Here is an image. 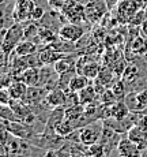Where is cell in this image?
<instances>
[{"label": "cell", "mask_w": 147, "mask_h": 157, "mask_svg": "<svg viewBox=\"0 0 147 157\" xmlns=\"http://www.w3.org/2000/svg\"><path fill=\"white\" fill-rule=\"evenodd\" d=\"M123 138H124V134H120V132L115 131L113 128H110L109 126L104 124L102 135H101L100 142L105 147V157H110L113 152H117V146Z\"/></svg>", "instance_id": "cell-4"}, {"label": "cell", "mask_w": 147, "mask_h": 157, "mask_svg": "<svg viewBox=\"0 0 147 157\" xmlns=\"http://www.w3.org/2000/svg\"><path fill=\"white\" fill-rule=\"evenodd\" d=\"M22 40H25V23L15 22L11 28H8L6 36L2 38V53L10 56Z\"/></svg>", "instance_id": "cell-1"}, {"label": "cell", "mask_w": 147, "mask_h": 157, "mask_svg": "<svg viewBox=\"0 0 147 157\" xmlns=\"http://www.w3.org/2000/svg\"><path fill=\"white\" fill-rule=\"evenodd\" d=\"M104 130V122L97 120L80 128V142L83 145H93L100 142Z\"/></svg>", "instance_id": "cell-5"}, {"label": "cell", "mask_w": 147, "mask_h": 157, "mask_svg": "<svg viewBox=\"0 0 147 157\" xmlns=\"http://www.w3.org/2000/svg\"><path fill=\"white\" fill-rule=\"evenodd\" d=\"M33 2H35V3H38V2H40V0H33Z\"/></svg>", "instance_id": "cell-38"}, {"label": "cell", "mask_w": 147, "mask_h": 157, "mask_svg": "<svg viewBox=\"0 0 147 157\" xmlns=\"http://www.w3.org/2000/svg\"><path fill=\"white\" fill-rule=\"evenodd\" d=\"M0 117L8 120V122H22V119L14 112V109L10 105H2L0 107Z\"/></svg>", "instance_id": "cell-28"}, {"label": "cell", "mask_w": 147, "mask_h": 157, "mask_svg": "<svg viewBox=\"0 0 147 157\" xmlns=\"http://www.w3.org/2000/svg\"><path fill=\"white\" fill-rule=\"evenodd\" d=\"M38 53H40V57H41V62H42V64H55L57 60H60L61 57L70 55V53H63V52H59V51L53 49V48L50 47H45L42 49L38 51Z\"/></svg>", "instance_id": "cell-13"}, {"label": "cell", "mask_w": 147, "mask_h": 157, "mask_svg": "<svg viewBox=\"0 0 147 157\" xmlns=\"http://www.w3.org/2000/svg\"><path fill=\"white\" fill-rule=\"evenodd\" d=\"M17 79L22 81L28 86H37L40 81V67H28L18 75Z\"/></svg>", "instance_id": "cell-14"}, {"label": "cell", "mask_w": 147, "mask_h": 157, "mask_svg": "<svg viewBox=\"0 0 147 157\" xmlns=\"http://www.w3.org/2000/svg\"><path fill=\"white\" fill-rule=\"evenodd\" d=\"M0 120H2V127L7 128L11 135H14V137H17V138H20V140L28 141L33 135L37 134L34 127L25 122H8V120H6V119H0Z\"/></svg>", "instance_id": "cell-3"}, {"label": "cell", "mask_w": 147, "mask_h": 157, "mask_svg": "<svg viewBox=\"0 0 147 157\" xmlns=\"http://www.w3.org/2000/svg\"><path fill=\"white\" fill-rule=\"evenodd\" d=\"M142 32H143V34L147 36V18H146L145 22H143V25H142Z\"/></svg>", "instance_id": "cell-37"}, {"label": "cell", "mask_w": 147, "mask_h": 157, "mask_svg": "<svg viewBox=\"0 0 147 157\" xmlns=\"http://www.w3.org/2000/svg\"><path fill=\"white\" fill-rule=\"evenodd\" d=\"M46 11L48 10H45L44 6H40L38 3H35V7H34V10H33V13H31V18H30V21L40 22V21L44 18V15H45Z\"/></svg>", "instance_id": "cell-30"}, {"label": "cell", "mask_w": 147, "mask_h": 157, "mask_svg": "<svg viewBox=\"0 0 147 157\" xmlns=\"http://www.w3.org/2000/svg\"><path fill=\"white\" fill-rule=\"evenodd\" d=\"M110 89L113 90V93H115V96L117 97V100H124V97L128 93L127 85L124 83L123 79H117L112 86H110Z\"/></svg>", "instance_id": "cell-29"}, {"label": "cell", "mask_w": 147, "mask_h": 157, "mask_svg": "<svg viewBox=\"0 0 147 157\" xmlns=\"http://www.w3.org/2000/svg\"><path fill=\"white\" fill-rule=\"evenodd\" d=\"M117 155L120 157H142V149L128 137H124L117 146Z\"/></svg>", "instance_id": "cell-10"}, {"label": "cell", "mask_w": 147, "mask_h": 157, "mask_svg": "<svg viewBox=\"0 0 147 157\" xmlns=\"http://www.w3.org/2000/svg\"><path fill=\"white\" fill-rule=\"evenodd\" d=\"M94 82L101 83V85L105 86V87H109V86H112L116 81H113V72L110 71L109 68L102 67V68H101L100 75H98V78L94 81Z\"/></svg>", "instance_id": "cell-26"}, {"label": "cell", "mask_w": 147, "mask_h": 157, "mask_svg": "<svg viewBox=\"0 0 147 157\" xmlns=\"http://www.w3.org/2000/svg\"><path fill=\"white\" fill-rule=\"evenodd\" d=\"M127 137L130 138L131 141H134L135 144L140 145V144L145 142V141H147V131L143 130L139 124H134L132 127L128 130Z\"/></svg>", "instance_id": "cell-21"}, {"label": "cell", "mask_w": 147, "mask_h": 157, "mask_svg": "<svg viewBox=\"0 0 147 157\" xmlns=\"http://www.w3.org/2000/svg\"><path fill=\"white\" fill-rule=\"evenodd\" d=\"M90 83H93V81H90L87 77H85L83 74H75L74 75V78L71 79V82H70V87L68 89H71L72 92H76V93H79L80 90H83L85 87H87Z\"/></svg>", "instance_id": "cell-20"}, {"label": "cell", "mask_w": 147, "mask_h": 157, "mask_svg": "<svg viewBox=\"0 0 147 157\" xmlns=\"http://www.w3.org/2000/svg\"><path fill=\"white\" fill-rule=\"evenodd\" d=\"M136 124H139V126H140V127H142L143 130H146V131H147V113L140 112L139 117H138V122H136Z\"/></svg>", "instance_id": "cell-34"}, {"label": "cell", "mask_w": 147, "mask_h": 157, "mask_svg": "<svg viewBox=\"0 0 147 157\" xmlns=\"http://www.w3.org/2000/svg\"><path fill=\"white\" fill-rule=\"evenodd\" d=\"M78 94H79V102L83 105H89V104H91V102L100 101V94H98L97 90H95L94 83H90L87 87L80 90Z\"/></svg>", "instance_id": "cell-15"}, {"label": "cell", "mask_w": 147, "mask_h": 157, "mask_svg": "<svg viewBox=\"0 0 147 157\" xmlns=\"http://www.w3.org/2000/svg\"><path fill=\"white\" fill-rule=\"evenodd\" d=\"M48 92L45 87H41V86H29L28 87V93H26L25 98H23V102L29 107H34V105H38L41 104L45 97H46Z\"/></svg>", "instance_id": "cell-12"}, {"label": "cell", "mask_w": 147, "mask_h": 157, "mask_svg": "<svg viewBox=\"0 0 147 157\" xmlns=\"http://www.w3.org/2000/svg\"><path fill=\"white\" fill-rule=\"evenodd\" d=\"M34 7H35V2H33V0H17L13 13L15 22L25 23L30 21Z\"/></svg>", "instance_id": "cell-8"}, {"label": "cell", "mask_w": 147, "mask_h": 157, "mask_svg": "<svg viewBox=\"0 0 147 157\" xmlns=\"http://www.w3.org/2000/svg\"><path fill=\"white\" fill-rule=\"evenodd\" d=\"M85 155L86 157H105V147L101 142L85 145Z\"/></svg>", "instance_id": "cell-27"}, {"label": "cell", "mask_w": 147, "mask_h": 157, "mask_svg": "<svg viewBox=\"0 0 147 157\" xmlns=\"http://www.w3.org/2000/svg\"><path fill=\"white\" fill-rule=\"evenodd\" d=\"M136 97H138V100H139L140 104H142L145 108H147V85L145 87H142L140 90H138Z\"/></svg>", "instance_id": "cell-32"}, {"label": "cell", "mask_w": 147, "mask_h": 157, "mask_svg": "<svg viewBox=\"0 0 147 157\" xmlns=\"http://www.w3.org/2000/svg\"><path fill=\"white\" fill-rule=\"evenodd\" d=\"M68 21L65 19V17L63 15L61 11L59 10H53V8H49V10L45 13L44 18L40 21V23L45 28H49L55 32L59 33L60 28H61L64 23H67Z\"/></svg>", "instance_id": "cell-9"}, {"label": "cell", "mask_w": 147, "mask_h": 157, "mask_svg": "<svg viewBox=\"0 0 147 157\" xmlns=\"http://www.w3.org/2000/svg\"><path fill=\"white\" fill-rule=\"evenodd\" d=\"M42 157H61L57 153V150H45V155Z\"/></svg>", "instance_id": "cell-35"}, {"label": "cell", "mask_w": 147, "mask_h": 157, "mask_svg": "<svg viewBox=\"0 0 147 157\" xmlns=\"http://www.w3.org/2000/svg\"><path fill=\"white\" fill-rule=\"evenodd\" d=\"M86 111V105L80 104H74V105H68L65 107V119H70V120H78Z\"/></svg>", "instance_id": "cell-23"}, {"label": "cell", "mask_w": 147, "mask_h": 157, "mask_svg": "<svg viewBox=\"0 0 147 157\" xmlns=\"http://www.w3.org/2000/svg\"><path fill=\"white\" fill-rule=\"evenodd\" d=\"M28 87L29 86L26 85V83H23L22 81L14 79L13 82L10 83V86H8V90H10L14 100H23L26 93H28Z\"/></svg>", "instance_id": "cell-18"}, {"label": "cell", "mask_w": 147, "mask_h": 157, "mask_svg": "<svg viewBox=\"0 0 147 157\" xmlns=\"http://www.w3.org/2000/svg\"><path fill=\"white\" fill-rule=\"evenodd\" d=\"M65 119V107H59L50 111L49 116L46 120V128L55 130L63 120Z\"/></svg>", "instance_id": "cell-17"}, {"label": "cell", "mask_w": 147, "mask_h": 157, "mask_svg": "<svg viewBox=\"0 0 147 157\" xmlns=\"http://www.w3.org/2000/svg\"><path fill=\"white\" fill-rule=\"evenodd\" d=\"M61 13L65 17L68 22L72 23H83L87 22V17H86V4L78 2V0H68L61 8Z\"/></svg>", "instance_id": "cell-2"}, {"label": "cell", "mask_w": 147, "mask_h": 157, "mask_svg": "<svg viewBox=\"0 0 147 157\" xmlns=\"http://www.w3.org/2000/svg\"><path fill=\"white\" fill-rule=\"evenodd\" d=\"M13 100L14 98H13V96H11L8 87L2 86V90H0V102H2V105H10Z\"/></svg>", "instance_id": "cell-31"}, {"label": "cell", "mask_w": 147, "mask_h": 157, "mask_svg": "<svg viewBox=\"0 0 147 157\" xmlns=\"http://www.w3.org/2000/svg\"><path fill=\"white\" fill-rule=\"evenodd\" d=\"M146 15H147V8H146Z\"/></svg>", "instance_id": "cell-39"}, {"label": "cell", "mask_w": 147, "mask_h": 157, "mask_svg": "<svg viewBox=\"0 0 147 157\" xmlns=\"http://www.w3.org/2000/svg\"><path fill=\"white\" fill-rule=\"evenodd\" d=\"M56 132L61 137H68L71 132H74L75 130H78V124H76V120H70V119H64L61 123L55 128Z\"/></svg>", "instance_id": "cell-22"}, {"label": "cell", "mask_w": 147, "mask_h": 157, "mask_svg": "<svg viewBox=\"0 0 147 157\" xmlns=\"http://www.w3.org/2000/svg\"><path fill=\"white\" fill-rule=\"evenodd\" d=\"M131 52L135 53V55H139V56L147 53V43L145 38L140 37V36L134 38V40L131 41Z\"/></svg>", "instance_id": "cell-25"}, {"label": "cell", "mask_w": 147, "mask_h": 157, "mask_svg": "<svg viewBox=\"0 0 147 157\" xmlns=\"http://www.w3.org/2000/svg\"><path fill=\"white\" fill-rule=\"evenodd\" d=\"M86 29L83 28V25L80 23H72V22H67L60 28L59 30V37L64 41L68 43H76L80 38L85 36Z\"/></svg>", "instance_id": "cell-7"}, {"label": "cell", "mask_w": 147, "mask_h": 157, "mask_svg": "<svg viewBox=\"0 0 147 157\" xmlns=\"http://www.w3.org/2000/svg\"><path fill=\"white\" fill-rule=\"evenodd\" d=\"M44 101L50 109H55V108L59 107H65L67 105V92L60 89V87L52 89L48 92Z\"/></svg>", "instance_id": "cell-11"}, {"label": "cell", "mask_w": 147, "mask_h": 157, "mask_svg": "<svg viewBox=\"0 0 147 157\" xmlns=\"http://www.w3.org/2000/svg\"><path fill=\"white\" fill-rule=\"evenodd\" d=\"M116 4H119V0H106V6H108V10H112Z\"/></svg>", "instance_id": "cell-36"}, {"label": "cell", "mask_w": 147, "mask_h": 157, "mask_svg": "<svg viewBox=\"0 0 147 157\" xmlns=\"http://www.w3.org/2000/svg\"><path fill=\"white\" fill-rule=\"evenodd\" d=\"M131 113L130 108L127 107L124 100H119L115 104H110V117L115 119H125Z\"/></svg>", "instance_id": "cell-19"}, {"label": "cell", "mask_w": 147, "mask_h": 157, "mask_svg": "<svg viewBox=\"0 0 147 157\" xmlns=\"http://www.w3.org/2000/svg\"><path fill=\"white\" fill-rule=\"evenodd\" d=\"M38 51H40V47L35 43H33V41H30V40H22L15 47L14 53L18 56H29V55H33V53L38 52Z\"/></svg>", "instance_id": "cell-16"}, {"label": "cell", "mask_w": 147, "mask_h": 157, "mask_svg": "<svg viewBox=\"0 0 147 157\" xmlns=\"http://www.w3.org/2000/svg\"><path fill=\"white\" fill-rule=\"evenodd\" d=\"M59 79L60 74L56 71L53 64H45L40 67V81H38L37 86L45 87L46 90L56 89L59 87Z\"/></svg>", "instance_id": "cell-6"}, {"label": "cell", "mask_w": 147, "mask_h": 157, "mask_svg": "<svg viewBox=\"0 0 147 157\" xmlns=\"http://www.w3.org/2000/svg\"><path fill=\"white\" fill-rule=\"evenodd\" d=\"M124 101H125V104H127V107L130 108L131 112H143V111L146 109L139 102V100H138L136 92H128L127 96L124 97Z\"/></svg>", "instance_id": "cell-24"}, {"label": "cell", "mask_w": 147, "mask_h": 157, "mask_svg": "<svg viewBox=\"0 0 147 157\" xmlns=\"http://www.w3.org/2000/svg\"><path fill=\"white\" fill-rule=\"evenodd\" d=\"M67 2H68V0H48V6H49V8L61 11V8L64 7V4Z\"/></svg>", "instance_id": "cell-33"}]
</instances>
